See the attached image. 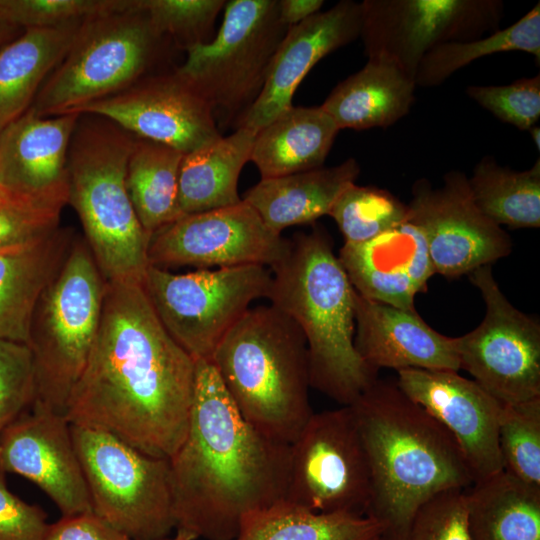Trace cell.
Listing matches in <instances>:
<instances>
[{"label":"cell","mask_w":540,"mask_h":540,"mask_svg":"<svg viewBox=\"0 0 540 540\" xmlns=\"http://www.w3.org/2000/svg\"><path fill=\"white\" fill-rule=\"evenodd\" d=\"M195 376L196 360L166 331L141 283L106 282L98 335L65 417L169 459L187 432Z\"/></svg>","instance_id":"obj_1"},{"label":"cell","mask_w":540,"mask_h":540,"mask_svg":"<svg viewBox=\"0 0 540 540\" xmlns=\"http://www.w3.org/2000/svg\"><path fill=\"white\" fill-rule=\"evenodd\" d=\"M169 465L175 529L234 540L245 517L285 501L290 445L250 425L212 362L198 360L187 432Z\"/></svg>","instance_id":"obj_2"},{"label":"cell","mask_w":540,"mask_h":540,"mask_svg":"<svg viewBox=\"0 0 540 540\" xmlns=\"http://www.w3.org/2000/svg\"><path fill=\"white\" fill-rule=\"evenodd\" d=\"M349 407L370 469L366 516L382 526L380 540H400L415 512L433 496L473 484L453 436L400 389L396 378L378 377Z\"/></svg>","instance_id":"obj_3"},{"label":"cell","mask_w":540,"mask_h":540,"mask_svg":"<svg viewBox=\"0 0 540 540\" xmlns=\"http://www.w3.org/2000/svg\"><path fill=\"white\" fill-rule=\"evenodd\" d=\"M332 244L320 225L289 238L286 254L271 267L267 299L305 337L311 388L344 406L376 380L378 372L355 348V289Z\"/></svg>","instance_id":"obj_4"},{"label":"cell","mask_w":540,"mask_h":540,"mask_svg":"<svg viewBox=\"0 0 540 540\" xmlns=\"http://www.w3.org/2000/svg\"><path fill=\"white\" fill-rule=\"evenodd\" d=\"M210 361L241 416L268 438L291 444L313 414L305 337L272 305L250 307Z\"/></svg>","instance_id":"obj_5"},{"label":"cell","mask_w":540,"mask_h":540,"mask_svg":"<svg viewBox=\"0 0 540 540\" xmlns=\"http://www.w3.org/2000/svg\"><path fill=\"white\" fill-rule=\"evenodd\" d=\"M136 136L112 121L80 114L68 150V204L106 282L141 283L150 236L132 205L126 172Z\"/></svg>","instance_id":"obj_6"},{"label":"cell","mask_w":540,"mask_h":540,"mask_svg":"<svg viewBox=\"0 0 540 540\" xmlns=\"http://www.w3.org/2000/svg\"><path fill=\"white\" fill-rule=\"evenodd\" d=\"M105 288L85 239L75 235L30 324L27 345L34 366V406L65 416L98 335Z\"/></svg>","instance_id":"obj_7"},{"label":"cell","mask_w":540,"mask_h":540,"mask_svg":"<svg viewBox=\"0 0 540 540\" xmlns=\"http://www.w3.org/2000/svg\"><path fill=\"white\" fill-rule=\"evenodd\" d=\"M169 42L154 30L136 0L89 17L30 109L41 117L78 114L84 106L147 77Z\"/></svg>","instance_id":"obj_8"},{"label":"cell","mask_w":540,"mask_h":540,"mask_svg":"<svg viewBox=\"0 0 540 540\" xmlns=\"http://www.w3.org/2000/svg\"><path fill=\"white\" fill-rule=\"evenodd\" d=\"M92 512L131 540H163L175 528L169 459L116 436L71 424Z\"/></svg>","instance_id":"obj_9"},{"label":"cell","mask_w":540,"mask_h":540,"mask_svg":"<svg viewBox=\"0 0 540 540\" xmlns=\"http://www.w3.org/2000/svg\"><path fill=\"white\" fill-rule=\"evenodd\" d=\"M287 30L278 0L226 1L217 35L187 49L175 69L206 99L215 118L235 125L260 95Z\"/></svg>","instance_id":"obj_10"},{"label":"cell","mask_w":540,"mask_h":540,"mask_svg":"<svg viewBox=\"0 0 540 540\" xmlns=\"http://www.w3.org/2000/svg\"><path fill=\"white\" fill-rule=\"evenodd\" d=\"M271 271L243 265L175 274L150 266L141 285L169 335L196 361L215 349L259 298H267Z\"/></svg>","instance_id":"obj_11"},{"label":"cell","mask_w":540,"mask_h":540,"mask_svg":"<svg viewBox=\"0 0 540 540\" xmlns=\"http://www.w3.org/2000/svg\"><path fill=\"white\" fill-rule=\"evenodd\" d=\"M371 477L349 405L314 413L290 444L285 501L317 513L366 516Z\"/></svg>","instance_id":"obj_12"},{"label":"cell","mask_w":540,"mask_h":540,"mask_svg":"<svg viewBox=\"0 0 540 540\" xmlns=\"http://www.w3.org/2000/svg\"><path fill=\"white\" fill-rule=\"evenodd\" d=\"M486 311L471 332L456 338L460 369L469 372L503 404L540 397V323L515 306L501 291L492 266L468 274Z\"/></svg>","instance_id":"obj_13"},{"label":"cell","mask_w":540,"mask_h":540,"mask_svg":"<svg viewBox=\"0 0 540 540\" xmlns=\"http://www.w3.org/2000/svg\"><path fill=\"white\" fill-rule=\"evenodd\" d=\"M502 11L497 0H365L360 37L368 60L394 64L415 80L433 47L499 30Z\"/></svg>","instance_id":"obj_14"},{"label":"cell","mask_w":540,"mask_h":540,"mask_svg":"<svg viewBox=\"0 0 540 540\" xmlns=\"http://www.w3.org/2000/svg\"><path fill=\"white\" fill-rule=\"evenodd\" d=\"M289 239L269 229L246 202L181 216L150 236V266L170 270L243 265L272 267L286 254Z\"/></svg>","instance_id":"obj_15"},{"label":"cell","mask_w":540,"mask_h":540,"mask_svg":"<svg viewBox=\"0 0 540 540\" xmlns=\"http://www.w3.org/2000/svg\"><path fill=\"white\" fill-rule=\"evenodd\" d=\"M407 205L408 221L423 234L435 274L458 278L511 253L509 234L477 208L461 171L447 172L441 187L418 179Z\"/></svg>","instance_id":"obj_16"},{"label":"cell","mask_w":540,"mask_h":540,"mask_svg":"<svg viewBox=\"0 0 540 540\" xmlns=\"http://www.w3.org/2000/svg\"><path fill=\"white\" fill-rule=\"evenodd\" d=\"M78 114L104 117L138 138L184 154L221 136L210 104L176 69L148 75Z\"/></svg>","instance_id":"obj_17"},{"label":"cell","mask_w":540,"mask_h":540,"mask_svg":"<svg viewBox=\"0 0 540 540\" xmlns=\"http://www.w3.org/2000/svg\"><path fill=\"white\" fill-rule=\"evenodd\" d=\"M396 382L453 436L474 482L503 470L498 446L503 403L457 371L403 369Z\"/></svg>","instance_id":"obj_18"},{"label":"cell","mask_w":540,"mask_h":540,"mask_svg":"<svg viewBox=\"0 0 540 540\" xmlns=\"http://www.w3.org/2000/svg\"><path fill=\"white\" fill-rule=\"evenodd\" d=\"M0 473L33 482L62 517L92 513L70 423L64 415L32 405L15 420L0 437Z\"/></svg>","instance_id":"obj_19"},{"label":"cell","mask_w":540,"mask_h":540,"mask_svg":"<svg viewBox=\"0 0 540 540\" xmlns=\"http://www.w3.org/2000/svg\"><path fill=\"white\" fill-rule=\"evenodd\" d=\"M361 20V3L343 0L289 27L274 54L260 95L234 127L257 132L293 106V95L313 66L360 37Z\"/></svg>","instance_id":"obj_20"},{"label":"cell","mask_w":540,"mask_h":540,"mask_svg":"<svg viewBox=\"0 0 540 540\" xmlns=\"http://www.w3.org/2000/svg\"><path fill=\"white\" fill-rule=\"evenodd\" d=\"M338 259L360 296L409 311L435 274L425 238L409 221L369 241L344 243Z\"/></svg>","instance_id":"obj_21"},{"label":"cell","mask_w":540,"mask_h":540,"mask_svg":"<svg viewBox=\"0 0 540 540\" xmlns=\"http://www.w3.org/2000/svg\"><path fill=\"white\" fill-rule=\"evenodd\" d=\"M354 307V345L375 371L460 369L456 338L431 328L417 311L373 301L356 291Z\"/></svg>","instance_id":"obj_22"},{"label":"cell","mask_w":540,"mask_h":540,"mask_svg":"<svg viewBox=\"0 0 540 540\" xmlns=\"http://www.w3.org/2000/svg\"><path fill=\"white\" fill-rule=\"evenodd\" d=\"M80 114L50 117L30 108L0 133V183L68 204V150Z\"/></svg>","instance_id":"obj_23"},{"label":"cell","mask_w":540,"mask_h":540,"mask_svg":"<svg viewBox=\"0 0 540 540\" xmlns=\"http://www.w3.org/2000/svg\"><path fill=\"white\" fill-rule=\"evenodd\" d=\"M75 233L49 234L0 250V340L28 342L38 300L65 259Z\"/></svg>","instance_id":"obj_24"},{"label":"cell","mask_w":540,"mask_h":540,"mask_svg":"<svg viewBox=\"0 0 540 540\" xmlns=\"http://www.w3.org/2000/svg\"><path fill=\"white\" fill-rule=\"evenodd\" d=\"M360 174V165L348 158L339 165L261 179L242 200L276 233L294 225L310 224L328 215L342 192Z\"/></svg>","instance_id":"obj_25"},{"label":"cell","mask_w":540,"mask_h":540,"mask_svg":"<svg viewBox=\"0 0 540 540\" xmlns=\"http://www.w3.org/2000/svg\"><path fill=\"white\" fill-rule=\"evenodd\" d=\"M416 87L396 65L368 60L331 91L321 108L340 130L385 128L409 113Z\"/></svg>","instance_id":"obj_26"},{"label":"cell","mask_w":540,"mask_h":540,"mask_svg":"<svg viewBox=\"0 0 540 540\" xmlns=\"http://www.w3.org/2000/svg\"><path fill=\"white\" fill-rule=\"evenodd\" d=\"M339 131L321 106H291L257 131L250 161L261 179L323 167Z\"/></svg>","instance_id":"obj_27"},{"label":"cell","mask_w":540,"mask_h":540,"mask_svg":"<svg viewBox=\"0 0 540 540\" xmlns=\"http://www.w3.org/2000/svg\"><path fill=\"white\" fill-rule=\"evenodd\" d=\"M83 21L26 28L0 47V133L32 106Z\"/></svg>","instance_id":"obj_28"},{"label":"cell","mask_w":540,"mask_h":540,"mask_svg":"<svg viewBox=\"0 0 540 540\" xmlns=\"http://www.w3.org/2000/svg\"><path fill=\"white\" fill-rule=\"evenodd\" d=\"M256 131L237 128L184 155L179 172L178 207L181 216L232 206L241 202L238 181L250 161Z\"/></svg>","instance_id":"obj_29"},{"label":"cell","mask_w":540,"mask_h":540,"mask_svg":"<svg viewBox=\"0 0 540 540\" xmlns=\"http://www.w3.org/2000/svg\"><path fill=\"white\" fill-rule=\"evenodd\" d=\"M470 540H540V487L506 470L465 489Z\"/></svg>","instance_id":"obj_30"},{"label":"cell","mask_w":540,"mask_h":540,"mask_svg":"<svg viewBox=\"0 0 540 540\" xmlns=\"http://www.w3.org/2000/svg\"><path fill=\"white\" fill-rule=\"evenodd\" d=\"M184 155L165 144L135 139L126 185L136 215L149 236L181 217L178 184Z\"/></svg>","instance_id":"obj_31"},{"label":"cell","mask_w":540,"mask_h":540,"mask_svg":"<svg viewBox=\"0 0 540 540\" xmlns=\"http://www.w3.org/2000/svg\"><path fill=\"white\" fill-rule=\"evenodd\" d=\"M382 526L351 513H317L286 501L245 517L234 540H380Z\"/></svg>","instance_id":"obj_32"},{"label":"cell","mask_w":540,"mask_h":540,"mask_svg":"<svg viewBox=\"0 0 540 540\" xmlns=\"http://www.w3.org/2000/svg\"><path fill=\"white\" fill-rule=\"evenodd\" d=\"M477 208L499 226L514 229L540 227V159L530 169L503 167L484 156L468 178Z\"/></svg>","instance_id":"obj_33"},{"label":"cell","mask_w":540,"mask_h":540,"mask_svg":"<svg viewBox=\"0 0 540 540\" xmlns=\"http://www.w3.org/2000/svg\"><path fill=\"white\" fill-rule=\"evenodd\" d=\"M523 51L540 60V3L517 22L489 36L469 41L439 44L421 59L415 75L416 86L441 85L453 73L483 56Z\"/></svg>","instance_id":"obj_34"},{"label":"cell","mask_w":540,"mask_h":540,"mask_svg":"<svg viewBox=\"0 0 540 540\" xmlns=\"http://www.w3.org/2000/svg\"><path fill=\"white\" fill-rule=\"evenodd\" d=\"M344 237V243L358 244L408 221V205L386 189L376 186H348L329 214Z\"/></svg>","instance_id":"obj_35"},{"label":"cell","mask_w":540,"mask_h":540,"mask_svg":"<svg viewBox=\"0 0 540 540\" xmlns=\"http://www.w3.org/2000/svg\"><path fill=\"white\" fill-rule=\"evenodd\" d=\"M498 446L504 470L540 487V397L503 404Z\"/></svg>","instance_id":"obj_36"},{"label":"cell","mask_w":540,"mask_h":540,"mask_svg":"<svg viewBox=\"0 0 540 540\" xmlns=\"http://www.w3.org/2000/svg\"><path fill=\"white\" fill-rule=\"evenodd\" d=\"M154 30L183 50L211 41L224 0H136Z\"/></svg>","instance_id":"obj_37"},{"label":"cell","mask_w":540,"mask_h":540,"mask_svg":"<svg viewBox=\"0 0 540 540\" xmlns=\"http://www.w3.org/2000/svg\"><path fill=\"white\" fill-rule=\"evenodd\" d=\"M64 205L0 183V250L41 238L60 226Z\"/></svg>","instance_id":"obj_38"},{"label":"cell","mask_w":540,"mask_h":540,"mask_svg":"<svg viewBox=\"0 0 540 540\" xmlns=\"http://www.w3.org/2000/svg\"><path fill=\"white\" fill-rule=\"evenodd\" d=\"M130 0H0V18L17 28L57 27L120 10Z\"/></svg>","instance_id":"obj_39"},{"label":"cell","mask_w":540,"mask_h":540,"mask_svg":"<svg viewBox=\"0 0 540 540\" xmlns=\"http://www.w3.org/2000/svg\"><path fill=\"white\" fill-rule=\"evenodd\" d=\"M35 399V376L30 348L0 340V437L28 411Z\"/></svg>","instance_id":"obj_40"},{"label":"cell","mask_w":540,"mask_h":540,"mask_svg":"<svg viewBox=\"0 0 540 540\" xmlns=\"http://www.w3.org/2000/svg\"><path fill=\"white\" fill-rule=\"evenodd\" d=\"M470 98L501 121L528 131L540 117V75L520 78L508 85H471Z\"/></svg>","instance_id":"obj_41"},{"label":"cell","mask_w":540,"mask_h":540,"mask_svg":"<svg viewBox=\"0 0 540 540\" xmlns=\"http://www.w3.org/2000/svg\"><path fill=\"white\" fill-rule=\"evenodd\" d=\"M400 540H470L465 490H447L422 504Z\"/></svg>","instance_id":"obj_42"},{"label":"cell","mask_w":540,"mask_h":540,"mask_svg":"<svg viewBox=\"0 0 540 540\" xmlns=\"http://www.w3.org/2000/svg\"><path fill=\"white\" fill-rule=\"evenodd\" d=\"M47 515L12 493L0 473V540H45Z\"/></svg>","instance_id":"obj_43"},{"label":"cell","mask_w":540,"mask_h":540,"mask_svg":"<svg viewBox=\"0 0 540 540\" xmlns=\"http://www.w3.org/2000/svg\"><path fill=\"white\" fill-rule=\"evenodd\" d=\"M45 540H131L93 512L61 517L49 524Z\"/></svg>","instance_id":"obj_44"},{"label":"cell","mask_w":540,"mask_h":540,"mask_svg":"<svg viewBox=\"0 0 540 540\" xmlns=\"http://www.w3.org/2000/svg\"><path fill=\"white\" fill-rule=\"evenodd\" d=\"M322 0H278L279 20L287 28L295 26L319 12Z\"/></svg>","instance_id":"obj_45"},{"label":"cell","mask_w":540,"mask_h":540,"mask_svg":"<svg viewBox=\"0 0 540 540\" xmlns=\"http://www.w3.org/2000/svg\"><path fill=\"white\" fill-rule=\"evenodd\" d=\"M18 29L0 18V47L14 39Z\"/></svg>","instance_id":"obj_46"},{"label":"cell","mask_w":540,"mask_h":540,"mask_svg":"<svg viewBox=\"0 0 540 540\" xmlns=\"http://www.w3.org/2000/svg\"><path fill=\"white\" fill-rule=\"evenodd\" d=\"M532 140L537 150H540V128L537 125L532 126L529 130Z\"/></svg>","instance_id":"obj_47"},{"label":"cell","mask_w":540,"mask_h":540,"mask_svg":"<svg viewBox=\"0 0 540 540\" xmlns=\"http://www.w3.org/2000/svg\"><path fill=\"white\" fill-rule=\"evenodd\" d=\"M163 540H196V539L188 532L176 529V534L173 538H165Z\"/></svg>","instance_id":"obj_48"}]
</instances>
